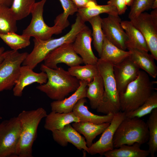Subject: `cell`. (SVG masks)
Wrapping results in <instances>:
<instances>
[{"label":"cell","instance_id":"obj_1","mask_svg":"<svg viewBox=\"0 0 157 157\" xmlns=\"http://www.w3.org/2000/svg\"><path fill=\"white\" fill-rule=\"evenodd\" d=\"M40 69L46 73L48 79L46 83L40 85L36 88L52 100L64 99L80 85V80L62 67L52 69L42 64Z\"/></svg>","mask_w":157,"mask_h":157},{"label":"cell","instance_id":"obj_2","mask_svg":"<svg viewBox=\"0 0 157 157\" xmlns=\"http://www.w3.org/2000/svg\"><path fill=\"white\" fill-rule=\"evenodd\" d=\"M86 26L85 23L77 14L74 23L71 26L70 31L65 35L58 38H51L47 40L34 38L33 49L28 54L23 65H27L33 69L52 51L64 44L73 43L77 34Z\"/></svg>","mask_w":157,"mask_h":157},{"label":"cell","instance_id":"obj_3","mask_svg":"<svg viewBox=\"0 0 157 157\" xmlns=\"http://www.w3.org/2000/svg\"><path fill=\"white\" fill-rule=\"evenodd\" d=\"M47 114L42 107L35 110H24L17 116L21 129L16 148L17 157H32V147L37 136L38 125Z\"/></svg>","mask_w":157,"mask_h":157},{"label":"cell","instance_id":"obj_4","mask_svg":"<svg viewBox=\"0 0 157 157\" xmlns=\"http://www.w3.org/2000/svg\"><path fill=\"white\" fill-rule=\"evenodd\" d=\"M154 84L149 75L140 70L137 78L128 85L124 92L119 94L120 111L126 113L141 106L153 92Z\"/></svg>","mask_w":157,"mask_h":157},{"label":"cell","instance_id":"obj_5","mask_svg":"<svg viewBox=\"0 0 157 157\" xmlns=\"http://www.w3.org/2000/svg\"><path fill=\"white\" fill-rule=\"evenodd\" d=\"M97 65L103 81L104 92L102 99L96 109L98 113L115 114L120 111L119 94L113 72V65L98 58Z\"/></svg>","mask_w":157,"mask_h":157},{"label":"cell","instance_id":"obj_6","mask_svg":"<svg viewBox=\"0 0 157 157\" xmlns=\"http://www.w3.org/2000/svg\"><path fill=\"white\" fill-rule=\"evenodd\" d=\"M149 133L146 123L140 118L126 117L115 131L113 138L114 148L123 144L140 145L148 142Z\"/></svg>","mask_w":157,"mask_h":157},{"label":"cell","instance_id":"obj_7","mask_svg":"<svg viewBox=\"0 0 157 157\" xmlns=\"http://www.w3.org/2000/svg\"><path fill=\"white\" fill-rule=\"evenodd\" d=\"M46 0L36 2L33 6L31 13L32 18L29 25L23 31L22 35L42 40L51 38L54 34L62 33L65 28L59 24L54 23L53 26H48L43 17L44 8Z\"/></svg>","mask_w":157,"mask_h":157},{"label":"cell","instance_id":"obj_8","mask_svg":"<svg viewBox=\"0 0 157 157\" xmlns=\"http://www.w3.org/2000/svg\"><path fill=\"white\" fill-rule=\"evenodd\" d=\"M3 59L0 63V92L11 90L18 77L21 65L27 57V52L13 50L4 51Z\"/></svg>","mask_w":157,"mask_h":157},{"label":"cell","instance_id":"obj_9","mask_svg":"<svg viewBox=\"0 0 157 157\" xmlns=\"http://www.w3.org/2000/svg\"><path fill=\"white\" fill-rule=\"evenodd\" d=\"M21 129L17 116L0 123V157H17L16 148Z\"/></svg>","mask_w":157,"mask_h":157},{"label":"cell","instance_id":"obj_10","mask_svg":"<svg viewBox=\"0 0 157 157\" xmlns=\"http://www.w3.org/2000/svg\"><path fill=\"white\" fill-rule=\"evenodd\" d=\"M130 21L143 35L149 51L157 60V8L150 13L143 12Z\"/></svg>","mask_w":157,"mask_h":157},{"label":"cell","instance_id":"obj_11","mask_svg":"<svg viewBox=\"0 0 157 157\" xmlns=\"http://www.w3.org/2000/svg\"><path fill=\"white\" fill-rule=\"evenodd\" d=\"M44 61V65L52 69L57 68L60 63H65L69 67L83 63L82 58L75 51L72 43H65L56 48Z\"/></svg>","mask_w":157,"mask_h":157},{"label":"cell","instance_id":"obj_12","mask_svg":"<svg viewBox=\"0 0 157 157\" xmlns=\"http://www.w3.org/2000/svg\"><path fill=\"white\" fill-rule=\"evenodd\" d=\"M119 15H108L102 18V28L105 37L111 43L123 50L127 49L128 38L121 24Z\"/></svg>","mask_w":157,"mask_h":157},{"label":"cell","instance_id":"obj_13","mask_svg":"<svg viewBox=\"0 0 157 157\" xmlns=\"http://www.w3.org/2000/svg\"><path fill=\"white\" fill-rule=\"evenodd\" d=\"M125 118V112L120 111L115 114L110 125L102 133L99 139L88 148V153L103 156L105 152L113 149V140L115 132Z\"/></svg>","mask_w":157,"mask_h":157},{"label":"cell","instance_id":"obj_14","mask_svg":"<svg viewBox=\"0 0 157 157\" xmlns=\"http://www.w3.org/2000/svg\"><path fill=\"white\" fill-rule=\"evenodd\" d=\"M140 69L130 56L113 65V74L119 94L124 92L128 85L137 78Z\"/></svg>","mask_w":157,"mask_h":157},{"label":"cell","instance_id":"obj_15","mask_svg":"<svg viewBox=\"0 0 157 157\" xmlns=\"http://www.w3.org/2000/svg\"><path fill=\"white\" fill-rule=\"evenodd\" d=\"M92 32L91 30L86 26L77 34L72 43L75 51L81 56L85 65H96L98 59L92 49Z\"/></svg>","mask_w":157,"mask_h":157},{"label":"cell","instance_id":"obj_16","mask_svg":"<svg viewBox=\"0 0 157 157\" xmlns=\"http://www.w3.org/2000/svg\"><path fill=\"white\" fill-rule=\"evenodd\" d=\"M52 133L53 140L62 147H65L70 143L77 149H83L89 153L88 147L86 145L85 138L70 124H67L61 129L55 130Z\"/></svg>","mask_w":157,"mask_h":157},{"label":"cell","instance_id":"obj_17","mask_svg":"<svg viewBox=\"0 0 157 157\" xmlns=\"http://www.w3.org/2000/svg\"><path fill=\"white\" fill-rule=\"evenodd\" d=\"M47 79V74L44 72L36 73L27 65L21 66L18 77L13 88V94L15 96L20 97L26 86L35 83L44 84Z\"/></svg>","mask_w":157,"mask_h":157},{"label":"cell","instance_id":"obj_18","mask_svg":"<svg viewBox=\"0 0 157 157\" xmlns=\"http://www.w3.org/2000/svg\"><path fill=\"white\" fill-rule=\"evenodd\" d=\"M88 83L80 80V85L71 95L60 100H54L51 103V111L59 113L72 112L74 106L80 99L86 98Z\"/></svg>","mask_w":157,"mask_h":157},{"label":"cell","instance_id":"obj_19","mask_svg":"<svg viewBox=\"0 0 157 157\" xmlns=\"http://www.w3.org/2000/svg\"><path fill=\"white\" fill-rule=\"evenodd\" d=\"M127 49L131 52L130 57L140 69L143 70L153 78L156 77L157 67L151 54L130 45H127Z\"/></svg>","mask_w":157,"mask_h":157},{"label":"cell","instance_id":"obj_20","mask_svg":"<svg viewBox=\"0 0 157 157\" xmlns=\"http://www.w3.org/2000/svg\"><path fill=\"white\" fill-rule=\"evenodd\" d=\"M86 102L85 98L80 99L72 110V111L79 118L80 122H89L95 124L111 122L114 114L110 113L104 115H99L93 113L85 105Z\"/></svg>","mask_w":157,"mask_h":157},{"label":"cell","instance_id":"obj_21","mask_svg":"<svg viewBox=\"0 0 157 157\" xmlns=\"http://www.w3.org/2000/svg\"><path fill=\"white\" fill-rule=\"evenodd\" d=\"M110 123L95 124L89 122H73L72 126L80 134L84 136L86 145L89 148L93 143L94 140L102 133L110 125Z\"/></svg>","mask_w":157,"mask_h":157},{"label":"cell","instance_id":"obj_22","mask_svg":"<svg viewBox=\"0 0 157 157\" xmlns=\"http://www.w3.org/2000/svg\"><path fill=\"white\" fill-rule=\"evenodd\" d=\"M79 122V118L72 111L60 113L51 111L45 117L44 127L52 132L61 129L67 124Z\"/></svg>","mask_w":157,"mask_h":157},{"label":"cell","instance_id":"obj_23","mask_svg":"<svg viewBox=\"0 0 157 157\" xmlns=\"http://www.w3.org/2000/svg\"><path fill=\"white\" fill-rule=\"evenodd\" d=\"M131 54L130 51L123 50L115 46L104 36L101 55L99 59L114 65L122 61Z\"/></svg>","mask_w":157,"mask_h":157},{"label":"cell","instance_id":"obj_24","mask_svg":"<svg viewBox=\"0 0 157 157\" xmlns=\"http://www.w3.org/2000/svg\"><path fill=\"white\" fill-rule=\"evenodd\" d=\"M121 24L128 38L126 46L130 45L147 52L149 51L147 42L143 35L130 20L122 21Z\"/></svg>","mask_w":157,"mask_h":157},{"label":"cell","instance_id":"obj_25","mask_svg":"<svg viewBox=\"0 0 157 157\" xmlns=\"http://www.w3.org/2000/svg\"><path fill=\"white\" fill-rule=\"evenodd\" d=\"M86 97L88 98L91 108L96 109L102 99L104 92L103 79L99 74L88 83Z\"/></svg>","mask_w":157,"mask_h":157},{"label":"cell","instance_id":"obj_26","mask_svg":"<svg viewBox=\"0 0 157 157\" xmlns=\"http://www.w3.org/2000/svg\"><path fill=\"white\" fill-rule=\"evenodd\" d=\"M140 145L136 143L131 145L123 144L117 148L105 152L106 157H147L149 154L148 150L140 148Z\"/></svg>","mask_w":157,"mask_h":157},{"label":"cell","instance_id":"obj_27","mask_svg":"<svg viewBox=\"0 0 157 157\" xmlns=\"http://www.w3.org/2000/svg\"><path fill=\"white\" fill-rule=\"evenodd\" d=\"M104 13L108 14V15H119L116 8L108 4L105 5L97 4L78 9L77 12V14L85 23L88 21L92 17Z\"/></svg>","mask_w":157,"mask_h":157},{"label":"cell","instance_id":"obj_28","mask_svg":"<svg viewBox=\"0 0 157 157\" xmlns=\"http://www.w3.org/2000/svg\"><path fill=\"white\" fill-rule=\"evenodd\" d=\"M68 71L71 75L78 79L86 81L88 83L99 74L97 64H87L84 66H74L69 67Z\"/></svg>","mask_w":157,"mask_h":157},{"label":"cell","instance_id":"obj_29","mask_svg":"<svg viewBox=\"0 0 157 157\" xmlns=\"http://www.w3.org/2000/svg\"><path fill=\"white\" fill-rule=\"evenodd\" d=\"M146 123L149 133L148 150L151 156L154 157L157 151V108L150 113Z\"/></svg>","mask_w":157,"mask_h":157},{"label":"cell","instance_id":"obj_30","mask_svg":"<svg viewBox=\"0 0 157 157\" xmlns=\"http://www.w3.org/2000/svg\"><path fill=\"white\" fill-rule=\"evenodd\" d=\"M17 21L11 12L10 7L0 6V33H16L17 29Z\"/></svg>","mask_w":157,"mask_h":157},{"label":"cell","instance_id":"obj_31","mask_svg":"<svg viewBox=\"0 0 157 157\" xmlns=\"http://www.w3.org/2000/svg\"><path fill=\"white\" fill-rule=\"evenodd\" d=\"M0 38L12 50L15 51L24 48L30 44L31 37L19 35L15 32L0 33Z\"/></svg>","mask_w":157,"mask_h":157},{"label":"cell","instance_id":"obj_32","mask_svg":"<svg viewBox=\"0 0 157 157\" xmlns=\"http://www.w3.org/2000/svg\"><path fill=\"white\" fill-rule=\"evenodd\" d=\"M102 18L99 15L92 17L88 22L91 24L92 29V36L93 44L94 49L100 56L104 36L102 28Z\"/></svg>","mask_w":157,"mask_h":157},{"label":"cell","instance_id":"obj_33","mask_svg":"<svg viewBox=\"0 0 157 157\" xmlns=\"http://www.w3.org/2000/svg\"><path fill=\"white\" fill-rule=\"evenodd\" d=\"M35 0H13L10 9L17 21L21 20L30 14Z\"/></svg>","mask_w":157,"mask_h":157},{"label":"cell","instance_id":"obj_34","mask_svg":"<svg viewBox=\"0 0 157 157\" xmlns=\"http://www.w3.org/2000/svg\"><path fill=\"white\" fill-rule=\"evenodd\" d=\"M157 108V92L154 91L149 97L140 107L135 110L125 113L127 118H140L150 114Z\"/></svg>","mask_w":157,"mask_h":157},{"label":"cell","instance_id":"obj_35","mask_svg":"<svg viewBox=\"0 0 157 157\" xmlns=\"http://www.w3.org/2000/svg\"><path fill=\"white\" fill-rule=\"evenodd\" d=\"M154 0H135L131 5L128 15L130 19L138 16L146 10L151 9Z\"/></svg>","mask_w":157,"mask_h":157},{"label":"cell","instance_id":"obj_36","mask_svg":"<svg viewBox=\"0 0 157 157\" xmlns=\"http://www.w3.org/2000/svg\"><path fill=\"white\" fill-rule=\"evenodd\" d=\"M63 10L62 13L59 15L61 19L65 22H68L69 15H72L77 12L78 9L71 0H59Z\"/></svg>","mask_w":157,"mask_h":157},{"label":"cell","instance_id":"obj_37","mask_svg":"<svg viewBox=\"0 0 157 157\" xmlns=\"http://www.w3.org/2000/svg\"><path fill=\"white\" fill-rule=\"evenodd\" d=\"M107 3L115 7L119 15L124 14L127 8L125 0H109Z\"/></svg>","mask_w":157,"mask_h":157},{"label":"cell","instance_id":"obj_38","mask_svg":"<svg viewBox=\"0 0 157 157\" xmlns=\"http://www.w3.org/2000/svg\"><path fill=\"white\" fill-rule=\"evenodd\" d=\"M78 9L97 4L96 0H71Z\"/></svg>","mask_w":157,"mask_h":157},{"label":"cell","instance_id":"obj_39","mask_svg":"<svg viewBox=\"0 0 157 157\" xmlns=\"http://www.w3.org/2000/svg\"><path fill=\"white\" fill-rule=\"evenodd\" d=\"M12 2L13 0H0V6L3 5L10 7Z\"/></svg>","mask_w":157,"mask_h":157},{"label":"cell","instance_id":"obj_40","mask_svg":"<svg viewBox=\"0 0 157 157\" xmlns=\"http://www.w3.org/2000/svg\"><path fill=\"white\" fill-rule=\"evenodd\" d=\"M4 48L3 47H0V63H1L3 59V53L4 51Z\"/></svg>","mask_w":157,"mask_h":157},{"label":"cell","instance_id":"obj_41","mask_svg":"<svg viewBox=\"0 0 157 157\" xmlns=\"http://www.w3.org/2000/svg\"><path fill=\"white\" fill-rule=\"evenodd\" d=\"M156 8H157V0H154L152 5L151 9L154 10Z\"/></svg>","mask_w":157,"mask_h":157},{"label":"cell","instance_id":"obj_42","mask_svg":"<svg viewBox=\"0 0 157 157\" xmlns=\"http://www.w3.org/2000/svg\"><path fill=\"white\" fill-rule=\"evenodd\" d=\"M135 0H125L126 4L128 6H131Z\"/></svg>","mask_w":157,"mask_h":157},{"label":"cell","instance_id":"obj_43","mask_svg":"<svg viewBox=\"0 0 157 157\" xmlns=\"http://www.w3.org/2000/svg\"><path fill=\"white\" fill-rule=\"evenodd\" d=\"M2 119V117L0 116V120L1 119Z\"/></svg>","mask_w":157,"mask_h":157}]
</instances>
